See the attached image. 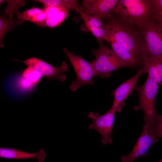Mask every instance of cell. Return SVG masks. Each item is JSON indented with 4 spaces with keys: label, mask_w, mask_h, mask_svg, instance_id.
Returning <instances> with one entry per match:
<instances>
[{
    "label": "cell",
    "mask_w": 162,
    "mask_h": 162,
    "mask_svg": "<svg viewBox=\"0 0 162 162\" xmlns=\"http://www.w3.org/2000/svg\"><path fill=\"white\" fill-rule=\"evenodd\" d=\"M20 83L21 87L24 88H27L34 86L27 80L23 77Z\"/></svg>",
    "instance_id": "cell-24"
},
{
    "label": "cell",
    "mask_w": 162,
    "mask_h": 162,
    "mask_svg": "<svg viewBox=\"0 0 162 162\" xmlns=\"http://www.w3.org/2000/svg\"><path fill=\"white\" fill-rule=\"evenodd\" d=\"M84 23L81 26L82 32H91L96 38L99 46L104 45V38L110 29L109 25L98 16L85 14L80 11Z\"/></svg>",
    "instance_id": "cell-10"
},
{
    "label": "cell",
    "mask_w": 162,
    "mask_h": 162,
    "mask_svg": "<svg viewBox=\"0 0 162 162\" xmlns=\"http://www.w3.org/2000/svg\"><path fill=\"white\" fill-rule=\"evenodd\" d=\"M44 9L46 19L44 27L53 28L60 25L68 16L69 12L67 9L62 7L44 6Z\"/></svg>",
    "instance_id": "cell-14"
},
{
    "label": "cell",
    "mask_w": 162,
    "mask_h": 162,
    "mask_svg": "<svg viewBox=\"0 0 162 162\" xmlns=\"http://www.w3.org/2000/svg\"><path fill=\"white\" fill-rule=\"evenodd\" d=\"M105 41L110 45L111 49L120 58L128 64L130 68L134 67L138 64L130 53L115 41L110 39Z\"/></svg>",
    "instance_id": "cell-17"
},
{
    "label": "cell",
    "mask_w": 162,
    "mask_h": 162,
    "mask_svg": "<svg viewBox=\"0 0 162 162\" xmlns=\"http://www.w3.org/2000/svg\"><path fill=\"white\" fill-rule=\"evenodd\" d=\"M147 73L145 67L140 69L136 74L132 77L124 81L112 92L111 95L114 97L112 106L111 108L116 112H121L125 105V101L129 95L135 90L136 83L140 77L143 74Z\"/></svg>",
    "instance_id": "cell-8"
},
{
    "label": "cell",
    "mask_w": 162,
    "mask_h": 162,
    "mask_svg": "<svg viewBox=\"0 0 162 162\" xmlns=\"http://www.w3.org/2000/svg\"><path fill=\"white\" fill-rule=\"evenodd\" d=\"M35 2L42 4L45 6L62 7L71 10L79 13L80 6L79 1L76 0H36Z\"/></svg>",
    "instance_id": "cell-18"
},
{
    "label": "cell",
    "mask_w": 162,
    "mask_h": 162,
    "mask_svg": "<svg viewBox=\"0 0 162 162\" xmlns=\"http://www.w3.org/2000/svg\"><path fill=\"white\" fill-rule=\"evenodd\" d=\"M8 5L4 9V14L9 16V18H14V14L19 12V8L25 5L24 0H7Z\"/></svg>",
    "instance_id": "cell-21"
},
{
    "label": "cell",
    "mask_w": 162,
    "mask_h": 162,
    "mask_svg": "<svg viewBox=\"0 0 162 162\" xmlns=\"http://www.w3.org/2000/svg\"><path fill=\"white\" fill-rule=\"evenodd\" d=\"M148 56L162 60V26L152 19L140 30Z\"/></svg>",
    "instance_id": "cell-6"
},
{
    "label": "cell",
    "mask_w": 162,
    "mask_h": 162,
    "mask_svg": "<svg viewBox=\"0 0 162 162\" xmlns=\"http://www.w3.org/2000/svg\"><path fill=\"white\" fill-rule=\"evenodd\" d=\"M5 14L1 15L0 16V45L4 47L3 40L6 34L13 29L17 26L23 23L25 21L18 19H8Z\"/></svg>",
    "instance_id": "cell-16"
},
{
    "label": "cell",
    "mask_w": 162,
    "mask_h": 162,
    "mask_svg": "<svg viewBox=\"0 0 162 162\" xmlns=\"http://www.w3.org/2000/svg\"><path fill=\"white\" fill-rule=\"evenodd\" d=\"M44 11V9L33 7L22 12L19 11L16 14L18 19L35 23L38 16Z\"/></svg>",
    "instance_id": "cell-19"
},
{
    "label": "cell",
    "mask_w": 162,
    "mask_h": 162,
    "mask_svg": "<svg viewBox=\"0 0 162 162\" xmlns=\"http://www.w3.org/2000/svg\"><path fill=\"white\" fill-rule=\"evenodd\" d=\"M142 66L146 68L149 77L162 85V60L148 56L143 61Z\"/></svg>",
    "instance_id": "cell-15"
},
{
    "label": "cell",
    "mask_w": 162,
    "mask_h": 162,
    "mask_svg": "<svg viewBox=\"0 0 162 162\" xmlns=\"http://www.w3.org/2000/svg\"><path fill=\"white\" fill-rule=\"evenodd\" d=\"M92 52L95 56L92 61L94 64L95 76L102 78H108L112 72L118 69L130 66L120 58L108 46H99L98 49H94Z\"/></svg>",
    "instance_id": "cell-4"
},
{
    "label": "cell",
    "mask_w": 162,
    "mask_h": 162,
    "mask_svg": "<svg viewBox=\"0 0 162 162\" xmlns=\"http://www.w3.org/2000/svg\"><path fill=\"white\" fill-rule=\"evenodd\" d=\"M22 75L33 86L38 83L44 76L39 70L29 67L24 70Z\"/></svg>",
    "instance_id": "cell-20"
},
{
    "label": "cell",
    "mask_w": 162,
    "mask_h": 162,
    "mask_svg": "<svg viewBox=\"0 0 162 162\" xmlns=\"http://www.w3.org/2000/svg\"><path fill=\"white\" fill-rule=\"evenodd\" d=\"M148 129V127L144 124L142 132L137 139L132 151L127 155L121 156L122 162H134L139 157L145 158L148 156V151L153 144L158 142V138L154 135L149 134Z\"/></svg>",
    "instance_id": "cell-11"
},
{
    "label": "cell",
    "mask_w": 162,
    "mask_h": 162,
    "mask_svg": "<svg viewBox=\"0 0 162 162\" xmlns=\"http://www.w3.org/2000/svg\"><path fill=\"white\" fill-rule=\"evenodd\" d=\"M152 19L162 26V15L158 16H153Z\"/></svg>",
    "instance_id": "cell-25"
},
{
    "label": "cell",
    "mask_w": 162,
    "mask_h": 162,
    "mask_svg": "<svg viewBox=\"0 0 162 162\" xmlns=\"http://www.w3.org/2000/svg\"><path fill=\"white\" fill-rule=\"evenodd\" d=\"M148 131L149 134L154 135L157 138H162V116L154 125L148 129Z\"/></svg>",
    "instance_id": "cell-22"
},
{
    "label": "cell",
    "mask_w": 162,
    "mask_h": 162,
    "mask_svg": "<svg viewBox=\"0 0 162 162\" xmlns=\"http://www.w3.org/2000/svg\"><path fill=\"white\" fill-rule=\"evenodd\" d=\"M103 20L110 28L104 40L115 41L130 53L138 64L142 66L148 54L140 30L123 23L111 13Z\"/></svg>",
    "instance_id": "cell-1"
},
{
    "label": "cell",
    "mask_w": 162,
    "mask_h": 162,
    "mask_svg": "<svg viewBox=\"0 0 162 162\" xmlns=\"http://www.w3.org/2000/svg\"><path fill=\"white\" fill-rule=\"evenodd\" d=\"M15 60V61L22 62L27 66L39 70L47 77L48 80L58 79L63 81L66 79V76L64 73L68 70V65L65 61H63L60 66L54 67L36 57L31 58L24 61Z\"/></svg>",
    "instance_id": "cell-9"
},
{
    "label": "cell",
    "mask_w": 162,
    "mask_h": 162,
    "mask_svg": "<svg viewBox=\"0 0 162 162\" xmlns=\"http://www.w3.org/2000/svg\"><path fill=\"white\" fill-rule=\"evenodd\" d=\"M5 1V0H0V5L3 3Z\"/></svg>",
    "instance_id": "cell-26"
},
{
    "label": "cell",
    "mask_w": 162,
    "mask_h": 162,
    "mask_svg": "<svg viewBox=\"0 0 162 162\" xmlns=\"http://www.w3.org/2000/svg\"><path fill=\"white\" fill-rule=\"evenodd\" d=\"M116 113L110 108L102 115L91 112L88 115V117L92 120L88 128L90 130H95L101 135V142L103 145L112 142L111 134L114 128Z\"/></svg>",
    "instance_id": "cell-7"
},
{
    "label": "cell",
    "mask_w": 162,
    "mask_h": 162,
    "mask_svg": "<svg viewBox=\"0 0 162 162\" xmlns=\"http://www.w3.org/2000/svg\"><path fill=\"white\" fill-rule=\"evenodd\" d=\"M111 13L122 22L140 30L154 15L150 0H119Z\"/></svg>",
    "instance_id": "cell-2"
},
{
    "label": "cell",
    "mask_w": 162,
    "mask_h": 162,
    "mask_svg": "<svg viewBox=\"0 0 162 162\" xmlns=\"http://www.w3.org/2000/svg\"><path fill=\"white\" fill-rule=\"evenodd\" d=\"M150 1L153 12V17L162 15V0H150Z\"/></svg>",
    "instance_id": "cell-23"
},
{
    "label": "cell",
    "mask_w": 162,
    "mask_h": 162,
    "mask_svg": "<svg viewBox=\"0 0 162 162\" xmlns=\"http://www.w3.org/2000/svg\"><path fill=\"white\" fill-rule=\"evenodd\" d=\"M159 87L158 83L148 76L145 82L135 89L138 93L139 103L134 106V109L136 111L140 110L143 111L145 125L148 128L154 125L162 116L157 113L155 106Z\"/></svg>",
    "instance_id": "cell-3"
},
{
    "label": "cell",
    "mask_w": 162,
    "mask_h": 162,
    "mask_svg": "<svg viewBox=\"0 0 162 162\" xmlns=\"http://www.w3.org/2000/svg\"><path fill=\"white\" fill-rule=\"evenodd\" d=\"M75 71L76 78L69 86L71 91L74 92L80 87L87 85H93L95 82L93 79L95 76V71L92 62H88L81 56L75 55L66 48L63 49Z\"/></svg>",
    "instance_id": "cell-5"
},
{
    "label": "cell",
    "mask_w": 162,
    "mask_h": 162,
    "mask_svg": "<svg viewBox=\"0 0 162 162\" xmlns=\"http://www.w3.org/2000/svg\"><path fill=\"white\" fill-rule=\"evenodd\" d=\"M118 0H84L80 11L89 15L99 16L103 19L111 14L117 5Z\"/></svg>",
    "instance_id": "cell-12"
},
{
    "label": "cell",
    "mask_w": 162,
    "mask_h": 162,
    "mask_svg": "<svg viewBox=\"0 0 162 162\" xmlns=\"http://www.w3.org/2000/svg\"><path fill=\"white\" fill-rule=\"evenodd\" d=\"M46 156L45 152L42 148L35 153H31L14 148H0V157L2 158L16 160L37 159L38 162H43Z\"/></svg>",
    "instance_id": "cell-13"
}]
</instances>
